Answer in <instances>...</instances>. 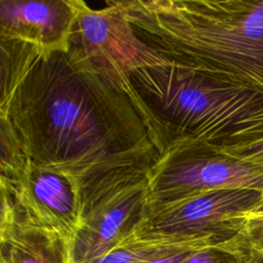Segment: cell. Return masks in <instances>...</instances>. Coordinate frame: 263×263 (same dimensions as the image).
Returning a JSON list of instances; mask_svg holds the SVG:
<instances>
[{"instance_id":"cell-13","label":"cell","mask_w":263,"mask_h":263,"mask_svg":"<svg viewBox=\"0 0 263 263\" xmlns=\"http://www.w3.org/2000/svg\"><path fill=\"white\" fill-rule=\"evenodd\" d=\"M182 263H252V258L231 239L197 249Z\"/></svg>"},{"instance_id":"cell-7","label":"cell","mask_w":263,"mask_h":263,"mask_svg":"<svg viewBox=\"0 0 263 263\" xmlns=\"http://www.w3.org/2000/svg\"><path fill=\"white\" fill-rule=\"evenodd\" d=\"M11 195L15 216L50 230L69 245L83 226L85 198L72 176L28 159L13 178L1 180Z\"/></svg>"},{"instance_id":"cell-14","label":"cell","mask_w":263,"mask_h":263,"mask_svg":"<svg viewBox=\"0 0 263 263\" xmlns=\"http://www.w3.org/2000/svg\"><path fill=\"white\" fill-rule=\"evenodd\" d=\"M221 154L263 167V139L249 145L223 152Z\"/></svg>"},{"instance_id":"cell-2","label":"cell","mask_w":263,"mask_h":263,"mask_svg":"<svg viewBox=\"0 0 263 263\" xmlns=\"http://www.w3.org/2000/svg\"><path fill=\"white\" fill-rule=\"evenodd\" d=\"M120 2L140 39L163 59L263 88V0Z\"/></svg>"},{"instance_id":"cell-12","label":"cell","mask_w":263,"mask_h":263,"mask_svg":"<svg viewBox=\"0 0 263 263\" xmlns=\"http://www.w3.org/2000/svg\"><path fill=\"white\" fill-rule=\"evenodd\" d=\"M233 241L251 256L252 263H263V190L261 198L249 212L241 231Z\"/></svg>"},{"instance_id":"cell-8","label":"cell","mask_w":263,"mask_h":263,"mask_svg":"<svg viewBox=\"0 0 263 263\" xmlns=\"http://www.w3.org/2000/svg\"><path fill=\"white\" fill-rule=\"evenodd\" d=\"M149 204L147 175L114 187L89 204L70 245L71 263H97L145 219Z\"/></svg>"},{"instance_id":"cell-15","label":"cell","mask_w":263,"mask_h":263,"mask_svg":"<svg viewBox=\"0 0 263 263\" xmlns=\"http://www.w3.org/2000/svg\"><path fill=\"white\" fill-rule=\"evenodd\" d=\"M200 249V248H199ZM195 250L197 249H191V250H183L176 253L167 254L162 257H159L157 259H154L152 261H149L147 263H182L184 260H186Z\"/></svg>"},{"instance_id":"cell-3","label":"cell","mask_w":263,"mask_h":263,"mask_svg":"<svg viewBox=\"0 0 263 263\" xmlns=\"http://www.w3.org/2000/svg\"><path fill=\"white\" fill-rule=\"evenodd\" d=\"M159 154L199 146L223 153L263 139V88L234 83L174 63L134 72Z\"/></svg>"},{"instance_id":"cell-11","label":"cell","mask_w":263,"mask_h":263,"mask_svg":"<svg viewBox=\"0 0 263 263\" xmlns=\"http://www.w3.org/2000/svg\"><path fill=\"white\" fill-rule=\"evenodd\" d=\"M213 245L219 242L212 237L151 232L138 225L97 263H147L167 254Z\"/></svg>"},{"instance_id":"cell-10","label":"cell","mask_w":263,"mask_h":263,"mask_svg":"<svg viewBox=\"0 0 263 263\" xmlns=\"http://www.w3.org/2000/svg\"><path fill=\"white\" fill-rule=\"evenodd\" d=\"M0 263H71L70 245L59 234L15 216L0 232Z\"/></svg>"},{"instance_id":"cell-6","label":"cell","mask_w":263,"mask_h":263,"mask_svg":"<svg viewBox=\"0 0 263 263\" xmlns=\"http://www.w3.org/2000/svg\"><path fill=\"white\" fill-rule=\"evenodd\" d=\"M262 190L219 189L191 197L149 204L139 227L146 231L212 237L219 243L233 239L242 229L249 212Z\"/></svg>"},{"instance_id":"cell-5","label":"cell","mask_w":263,"mask_h":263,"mask_svg":"<svg viewBox=\"0 0 263 263\" xmlns=\"http://www.w3.org/2000/svg\"><path fill=\"white\" fill-rule=\"evenodd\" d=\"M150 204L175 201L219 189L263 190V167L208 148L167 149L147 174Z\"/></svg>"},{"instance_id":"cell-4","label":"cell","mask_w":263,"mask_h":263,"mask_svg":"<svg viewBox=\"0 0 263 263\" xmlns=\"http://www.w3.org/2000/svg\"><path fill=\"white\" fill-rule=\"evenodd\" d=\"M74 3L76 18L70 49L129 98L154 142L150 116L134 88L130 76L140 69L164 66L171 62L140 39L120 1H107L101 9H93L81 0H74Z\"/></svg>"},{"instance_id":"cell-9","label":"cell","mask_w":263,"mask_h":263,"mask_svg":"<svg viewBox=\"0 0 263 263\" xmlns=\"http://www.w3.org/2000/svg\"><path fill=\"white\" fill-rule=\"evenodd\" d=\"M76 18L74 0H1V39L17 40L41 51H66Z\"/></svg>"},{"instance_id":"cell-1","label":"cell","mask_w":263,"mask_h":263,"mask_svg":"<svg viewBox=\"0 0 263 263\" xmlns=\"http://www.w3.org/2000/svg\"><path fill=\"white\" fill-rule=\"evenodd\" d=\"M0 117L30 159L81 184L85 210L160 158L129 98L70 48L1 39Z\"/></svg>"}]
</instances>
